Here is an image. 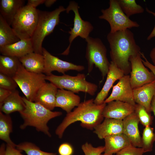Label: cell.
<instances>
[{"label": "cell", "instance_id": "6da1fadb", "mask_svg": "<svg viewBox=\"0 0 155 155\" xmlns=\"http://www.w3.org/2000/svg\"><path fill=\"white\" fill-rule=\"evenodd\" d=\"M107 39L110 49L111 61L125 75H128L131 70L130 58L141 52L140 48L135 42L133 33L129 29L114 33L110 32Z\"/></svg>", "mask_w": 155, "mask_h": 155}, {"label": "cell", "instance_id": "7a4b0ae2", "mask_svg": "<svg viewBox=\"0 0 155 155\" xmlns=\"http://www.w3.org/2000/svg\"><path fill=\"white\" fill-rule=\"evenodd\" d=\"M106 105L104 103L97 105L91 99L80 102L73 111L67 113L61 123L57 127L55 133L61 139L67 129L71 124L80 121L83 127L92 130L100 123L104 118V109Z\"/></svg>", "mask_w": 155, "mask_h": 155}, {"label": "cell", "instance_id": "3957f363", "mask_svg": "<svg viewBox=\"0 0 155 155\" xmlns=\"http://www.w3.org/2000/svg\"><path fill=\"white\" fill-rule=\"evenodd\" d=\"M22 98L26 106L25 109L19 113L23 120L20 128L23 130L28 126L32 127L38 131L51 137L47 123L52 119L62 115V112L53 111L38 103L29 101L25 97Z\"/></svg>", "mask_w": 155, "mask_h": 155}, {"label": "cell", "instance_id": "277c9868", "mask_svg": "<svg viewBox=\"0 0 155 155\" xmlns=\"http://www.w3.org/2000/svg\"><path fill=\"white\" fill-rule=\"evenodd\" d=\"M65 11L62 6L51 11L39 10L36 27L30 38L34 52L42 55V42L45 38L53 32L59 22L60 14Z\"/></svg>", "mask_w": 155, "mask_h": 155}, {"label": "cell", "instance_id": "5b68a950", "mask_svg": "<svg viewBox=\"0 0 155 155\" xmlns=\"http://www.w3.org/2000/svg\"><path fill=\"white\" fill-rule=\"evenodd\" d=\"M85 40L87 42L85 57L88 73L92 72L94 65L101 73L103 80L107 74L110 64L107 57L106 48L99 38L89 36Z\"/></svg>", "mask_w": 155, "mask_h": 155}, {"label": "cell", "instance_id": "8992f818", "mask_svg": "<svg viewBox=\"0 0 155 155\" xmlns=\"http://www.w3.org/2000/svg\"><path fill=\"white\" fill-rule=\"evenodd\" d=\"M46 80L50 82L59 89H64L74 93L82 92L93 96L97 90L98 86L95 84L87 81L83 73H78L72 76L64 74L58 76L51 74L46 75Z\"/></svg>", "mask_w": 155, "mask_h": 155}, {"label": "cell", "instance_id": "52a82bcc", "mask_svg": "<svg viewBox=\"0 0 155 155\" xmlns=\"http://www.w3.org/2000/svg\"><path fill=\"white\" fill-rule=\"evenodd\" d=\"M39 12V10L27 5L18 12L11 26L20 40L30 38L38 24Z\"/></svg>", "mask_w": 155, "mask_h": 155}, {"label": "cell", "instance_id": "ba28073f", "mask_svg": "<svg viewBox=\"0 0 155 155\" xmlns=\"http://www.w3.org/2000/svg\"><path fill=\"white\" fill-rule=\"evenodd\" d=\"M46 75L27 71L21 64L12 77L29 101L34 102L39 89L46 82Z\"/></svg>", "mask_w": 155, "mask_h": 155}, {"label": "cell", "instance_id": "9c48e42d", "mask_svg": "<svg viewBox=\"0 0 155 155\" xmlns=\"http://www.w3.org/2000/svg\"><path fill=\"white\" fill-rule=\"evenodd\" d=\"M109 7L101 10L102 14L99 18L109 23L110 32L114 33L133 27H138L139 24L128 18L121 8L117 0H110Z\"/></svg>", "mask_w": 155, "mask_h": 155}, {"label": "cell", "instance_id": "30bf717a", "mask_svg": "<svg viewBox=\"0 0 155 155\" xmlns=\"http://www.w3.org/2000/svg\"><path fill=\"white\" fill-rule=\"evenodd\" d=\"M79 8L77 3L74 1H71L65 8L67 13H69L71 11H73L74 13V17L73 27L70 28V30L68 32L70 34L69 38V45L61 55H67L68 54L71 44L77 37L80 36L86 39L89 36L90 33L93 30V26L90 22L84 21L81 18L79 12Z\"/></svg>", "mask_w": 155, "mask_h": 155}, {"label": "cell", "instance_id": "8fae6325", "mask_svg": "<svg viewBox=\"0 0 155 155\" xmlns=\"http://www.w3.org/2000/svg\"><path fill=\"white\" fill-rule=\"evenodd\" d=\"M140 53L129 59L131 67L130 82L133 89L155 80L153 73L144 64Z\"/></svg>", "mask_w": 155, "mask_h": 155}, {"label": "cell", "instance_id": "7c38bea8", "mask_svg": "<svg viewBox=\"0 0 155 155\" xmlns=\"http://www.w3.org/2000/svg\"><path fill=\"white\" fill-rule=\"evenodd\" d=\"M42 52L45 62L43 73L46 75H51L53 71H57L64 74L65 72L69 70L80 71L85 69L83 65H76L60 59L52 55L43 47Z\"/></svg>", "mask_w": 155, "mask_h": 155}, {"label": "cell", "instance_id": "4fadbf2b", "mask_svg": "<svg viewBox=\"0 0 155 155\" xmlns=\"http://www.w3.org/2000/svg\"><path fill=\"white\" fill-rule=\"evenodd\" d=\"M130 76L129 75H125L119 80L117 84L113 87L111 94L105 99L104 103L106 104L113 101L118 100L135 105Z\"/></svg>", "mask_w": 155, "mask_h": 155}, {"label": "cell", "instance_id": "5bb4252c", "mask_svg": "<svg viewBox=\"0 0 155 155\" xmlns=\"http://www.w3.org/2000/svg\"><path fill=\"white\" fill-rule=\"evenodd\" d=\"M135 106L119 100H114L106 104L103 112L104 118L123 120L133 113Z\"/></svg>", "mask_w": 155, "mask_h": 155}, {"label": "cell", "instance_id": "9a60e30c", "mask_svg": "<svg viewBox=\"0 0 155 155\" xmlns=\"http://www.w3.org/2000/svg\"><path fill=\"white\" fill-rule=\"evenodd\" d=\"M139 120L134 112L123 120V133L128 137L131 145L142 148V142L138 128Z\"/></svg>", "mask_w": 155, "mask_h": 155}, {"label": "cell", "instance_id": "2e32d148", "mask_svg": "<svg viewBox=\"0 0 155 155\" xmlns=\"http://www.w3.org/2000/svg\"><path fill=\"white\" fill-rule=\"evenodd\" d=\"M124 75L123 72L111 61L106 80L102 89L94 99V103L97 105L103 103L114 83Z\"/></svg>", "mask_w": 155, "mask_h": 155}, {"label": "cell", "instance_id": "e0dca14e", "mask_svg": "<svg viewBox=\"0 0 155 155\" xmlns=\"http://www.w3.org/2000/svg\"><path fill=\"white\" fill-rule=\"evenodd\" d=\"M58 89L53 83L46 82L38 90L34 102L38 103L52 111L55 107Z\"/></svg>", "mask_w": 155, "mask_h": 155}, {"label": "cell", "instance_id": "ac0fdd59", "mask_svg": "<svg viewBox=\"0 0 155 155\" xmlns=\"http://www.w3.org/2000/svg\"><path fill=\"white\" fill-rule=\"evenodd\" d=\"M133 97L136 104L144 107L150 114L152 112L151 102L155 96V80L133 89Z\"/></svg>", "mask_w": 155, "mask_h": 155}, {"label": "cell", "instance_id": "d6986e66", "mask_svg": "<svg viewBox=\"0 0 155 155\" xmlns=\"http://www.w3.org/2000/svg\"><path fill=\"white\" fill-rule=\"evenodd\" d=\"M94 133L100 139L111 135L123 133V120L104 118L103 121L96 126Z\"/></svg>", "mask_w": 155, "mask_h": 155}, {"label": "cell", "instance_id": "ffe728a7", "mask_svg": "<svg viewBox=\"0 0 155 155\" xmlns=\"http://www.w3.org/2000/svg\"><path fill=\"white\" fill-rule=\"evenodd\" d=\"M80 98L74 92L64 89H58L55 106L61 108L68 113L80 103Z\"/></svg>", "mask_w": 155, "mask_h": 155}, {"label": "cell", "instance_id": "44dd1931", "mask_svg": "<svg viewBox=\"0 0 155 155\" xmlns=\"http://www.w3.org/2000/svg\"><path fill=\"white\" fill-rule=\"evenodd\" d=\"M0 52L2 55L19 58L34 51L30 38L20 40L14 43L1 47Z\"/></svg>", "mask_w": 155, "mask_h": 155}, {"label": "cell", "instance_id": "7402d4cb", "mask_svg": "<svg viewBox=\"0 0 155 155\" xmlns=\"http://www.w3.org/2000/svg\"><path fill=\"white\" fill-rule=\"evenodd\" d=\"M18 58L22 65L28 71L36 73H43L45 62L42 55L33 52Z\"/></svg>", "mask_w": 155, "mask_h": 155}, {"label": "cell", "instance_id": "603a6c76", "mask_svg": "<svg viewBox=\"0 0 155 155\" xmlns=\"http://www.w3.org/2000/svg\"><path fill=\"white\" fill-rule=\"evenodd\" d=\"M104 153L113 154L132 145L128 137L123 133L113 135L105 137Z\"/></svg>", "mask_w": 155, "mask_h": 155}, {"label": "cell", "instance_id": "cb8c5ba5", "mask_svg": "<svg viewBox=\"0 0 155 155\" xmlns=\"http://www.w3.org/2000/svg\"><path fill=\"white\" fill-rule=\"evenodd\" d=\"M23 0H1L0 15L10 26L18 11L24 6Z\"/></svg>", "mask_w": 155, "mask_h": 155}, {"label": "cell", "instance_id": "d4e9b609", "mask_svg": "<svg viewBox=\"0 0 155 155\" xmlns=\"http://www.w3.org/2000/svg\"><path fill=\"white\" fill-rule=\"evenodd\" d=\"M25 106L22 97L20 96L18 91L16 90L0 104V110L4 114L9 115L15 112L20 113L22 111Z\"/></svg>", "mask_w": 155, "mask_h": 155}, {"label": "cell", "instance_id": "484cf974", "mask_svg": "<svg viewBox=\"0 0 155 155\" xmlns=\"http://www.w3.org/2000/svg\"><path fill=\"white\" fill-rule=\"evenodd\" d=\"M12 123L9 115L0 112V139L7 144L16 147L17 144L12 141L10 136L13 131Z\"/></svg>", "mask_w": 155, "mask_h": 155}, {"label": "cell", "instance_id": "4316f807", "mask_svg": "<svg viewBox=\"0 0 155 155\" xmlns=\"http://www.w3.org/2000/svg\"><path fill=\"white\" fill-rule=\"evenodd\" d=\"M20 40L12 27L0 14V48L14 43Z\"/></svg>", "mask_w": 155, "mask_h": 155}, {"label": "cell", "instance_id": "83f0119b", "mask_svg": "<svg viewBox=\"0 0 155 155\" xmlns=\"http://www.w3.org/2000/svg\"><path fill=\"white\" fill-rule=\"evenodd\" d=\"M21 64L18 58L13 56H0V73L13 77Z\"/></svg>", "mask_w": 155, "mask_h": 155}, {"label": "cell", "instance_id": "f1b7e54d", "mask_svg": "<svg viewBox=\"0 0 155 155\" xmlns=\"http://www.w3.org/2000/svg\"><path fill=\"white\" fill-rule=\"evenodd\" d=\"M123 12L129 18L131 16L144 12V9L135 0H117Z\"/></svg>", "mask_w": 155, "mask_h": 155}, {"label": "cell", "instance_id": "f546056e", "mask_svg": "<svg viewBox=\"0 0 155 155\" xmlns=\"http://www.w3.org/2000/svg\"><path fill=\"white\" fill-rule=\"evenodd\" d=\"M154 128L150 126L145 127L142 137V148L144 153L152 151L153 144L154 140L155 134Z\"/></svg>", "mask_w": 155, "mask_h": 155}, {"label": "cell", "instance_id": "4dcf8cb0", "mask_svg": "<svg viewBox=\"0 0 155 155\" xmlns=\"http://www.w3.org/2000/svg\"><path fill=\"white\" fill-rule=\"evenodd\" d=\"M16 148L22 151L25 152L27 155H57L56 153L42 151L36 145L30 142H21L17 144Z\"/></svg>", "mask_w": 155, "mask_h": 155}, {"label": "cell", "instance_id": "1f68e13d", "mask_svg": "<svg viewBox=\"0 0 155 155\" xmlns=\"http://www.w3.org/2000/svg\"><path fill=\"white\" fill-rule=\"evenodd\" d=\"M134 113L137 115L140 122L145 127L152 125L153 117L142 106L136 104Z\"/></svg>", "mask_w": 155, "mask_h": 155}, {"label": "cell", "instance_id": "d6a6232c", "mask_svg": "<svg viewBox=\"0 0 155 155\" xmlns=\"http://www.w3.org/2000/svg\"><path fill=\"white\" fill-rule=\"evenodd\" d=\"M18 85L12 77L0 73V88L13 91Z\"/></svg>", "mask_w": 155, "mask_h": 155}, {"label": "cell", "instance_id": "836d02e7", "mask_svg": "<svg viewBox=\"0 0 155 155\" xmlns=\"http://www.w3.org/2000/svg\"><path fill=\"white\" fill-rule=\"evenodd\" d=\"M81 148L84 155H100L104 150V146L94 147L88 142L83 144Z\"/></svg>", "mask_w": 155, "mask_h": 155}, {"label": "cell", "instance_id": "e575fe53", "mask_svg": "<svg viewBox=\"0 0 155 155\" xmlns=\"http://www.w3.org/2000/svg\"><path fill=\"white\" fill-rule=\"evenodd\" d=\"M144 153L142 148L131 145L117 153L116 155H143Z\"/></svg>", "mask_w": 155, "mask_h": 155}, {"label": "cell", "instance_id": "d590c367", "mask_svg": "<svg viewBox=\"0 0 155 155\" xmlns=\"http://www.w3.org/2000/svg\"><path fill=\"white\" fill-rule=\"evenodd\" d=\"M58 151L60 155H72L73 150L70 144L67 143H64L59 146Z\"/></svg>", "mask_w": 155, "mask_h": 155}, {"label": "cell", "instance_id": "8d00e7d4", "mask_svg": "<svg viewBox=\"0 0 155 155\" xmlns=\"http://www.w3.org/2000/svg\"><path fill=\"white\" fill-rule=\"evenodd\" d=\"M16 147L6 144L5 155H24Z\"/></svg>", "mask_w": 155, "mask_h": 155}, {"label": "cell", "instance_id": "74e56055", "mask_svg": "<svg viewBox=\"0 0 155 155\" xmlns=\"http://www.w3.org/2000/svg\"><path fill=\"white\" fill-rule=\"evenodd\" d=\"M140 54L141 57L144 59V60L142 59V61L144 64L145 66L151 70L155 76V66L148 61L144 53L141 52Z\"/></svg>", "mask_w": 155, "mask_h": 155}, {"label": "cell", "instance_id": "f35d334b", "mask_svg": "<svg viewBox=\"0 0 155 155\" xmlns=\"http://www.w3.org/2000/svg\"><path fill=\"white\" fill-rule=\"evenodd\" d=\"M12 92L0 88V104L2 103L7 98Z\"/></svg>", "mask_w": 155, "mask_h": 155}, {"label": "cell", "instance_id": "ab89813d", "mask_svg": "<svg viewBox=\"0 0 155 155\" xmlns=\"http://www.w3.org/2000/svg\"><path fill=\"white\" fill-rule=\"evenodd\" d=\"M45 0H28L27 5L36 8L39 5L44 3Z\"/></svg>", "mask_w": 155, "mask_h": 155}, {"label": "cell", "instance_id": "60d3db41", "mask_svg": "<svg viewBox=\"0 0 155 155\" xmlns=\"http://www.w3.org/2000/svg\"><path fill=\"white\" fill-rule=\"evenodd\" d=\"M146 11L148 13L152 14L154 16L155 18V12H153L149 9H148L147 7H146ZM155 37V24L154 26V27L152 31L150 33V34L148 36L147 38V40H151L152 38Z\"/></svg>", "mask_w": 155, "mask_h": 155}, {"label": "cell", "instance_id": "b9f144b4", "mask_svg": "<svg viewBox=\"0 0 155 155\" xmlns=\"http://www.w3.org/2000/svg\"><path fill=\"white\" fill-rule=\"evenodd\" d=\"M150 56L153 63V65L155 66V47L151 50L150 54Z\"/></svg>", "mask_w": 155, "mask_h": 155}, {"label": "cell", "instance_id": "7bdbcfd3", "mask_svg": "<svg viewBox=\"0 0 155 155\" xmlns=\"http://www.w3.org/2000/svg\"><path fill=\"white\" fill-rule=\"evenodd\" d=\"M6 146L4 143L1 144L0 147V155H5Z\"/></svg>", "mask_w": 155, "mask_h": 155}, {"label": "cell", "instance_id": "ee69618b", "mask_svg": "<svg viewBox=\"0 0 155 155\" xmlns=\"http://www.w3.org/2000/svg\"><path fill=\"white\" fill-rule=\"evenodd\" d=\"M151 110L155 116V96L153 97L151 102ZM154 140L155 141V135Z\"/></svg>", "mask_w": 155, "mask_h": 155}, {"label": "cell", "instance_id": "f6af8a7d", "mask_svg": "<svg viewBox=\"0 0 155 155\" xmlns=\"http://www.w3.org/2000/svg\"><path fill=\"white\" fill-rule=\"evenodd\" d=\"M56 1V0H45L44 3L46 7H50Z\"/></svg>", "mask_w": 155, "mask_h": 155}, {"label": "cell", "instance_id": "bcb514c9", "mask_svg": "<svg viewBox=\"0 0 155 155\" xmlns=\"http://www.w3.org/2000/svg\"><path fill=\"white\" fill-rule=\"evenodd\" d=\"M100 155H113V154H109L104 153V154H101Z\"/></svg>", "mask_w": 155, "mask_h": 155}]
</instances>
